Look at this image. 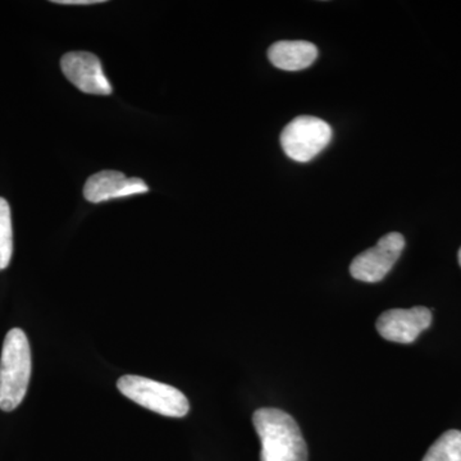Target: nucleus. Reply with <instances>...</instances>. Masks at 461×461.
<instances>
[{"instance_id": "1", "label": "nucleus", "mask_w": 461, "mask_h": 461, "mask_svg": "<svg viewBox=\"0 0 461 461\" xmlns=\"http://www.w3.org/2000/svg\"><path fill=\"white\" fill-rule=\"evenodd\" d=\"M253 423L262 442L260 461H308V447L295 420L287 412L263 408Z\"/></svg>"}, {"instance_id": "8", "label": "nucleus", "mask_w": 461, "mask_h": 461, "mask_svg": "<svg viewBox=\"0 0 461 461\" xmlns=\"http://www.w3.org/2000/svg\"><path fill=\"white\" fill-rule=\"evenodd\" d=\"M149 187L141 178L126 177L122 172L102 171L91 176L84 187L87 202L104 203L148 193Z\"/></svg>"}, {"instance_id": "6", "label": "nucleus", "mask_w": 461, "mask_h": 461, "mask_svg": "<svg viewBox=\"0 0 461 461\" xmlns=\"http://www.w3.org/2000/svg\"><path fill=\"white\" fill-rule=\"evenodd\" d=\"M60 68L67 80L83 93L93 95H111L113 87L103 71L102 62L95 54L71 51L63 56Z\"/></svg>"}, {"instance_id": "4", "label": "nucleus", "mask_w": 461, "mask_h": 461, "mask_svg": "<svg viewBox=\"0 0 461 461\" xmlns=\"http://www.w3.org/2000/svg\"><path fill=\"white\" fill-rule=\"evenodd\" d=\"M332 129L323 120L312 115L294 118L281 133L285 154L295 162L306 163L313 159L330 144Z\"/></svg>"}, {"instance_id": "10", "label": "nucleus", "mask_w": 461, "mask_h": 461, "mask_svg": "<svg viewBox=\"0 0 461 461\" xmlns=\"http://www.w3.org/2000/svg\"><path fill=\"white\" fill-rule=\"evenodd\" d=\"M423 461H461V430H447L439 437Z\"/></svg>"}, {"instance_id": "13", "label": "nucleus", "mask_w": 461, "mask_h": 461, "mask_svg": "<svg viewBox=\"0 0 461 461\" xmlns=\"http://www.w3.org/2000/svg\"><path fill=\"white\" fill-rule=\"evenodd\" d=\"M457 257H459V264H460V267H461V248H460V250H459V256H457Z\"/></svg>"}, {"instance_id": "5", "label": "nucleus", "mask_w": 461, "mask_h": 461, "mask_svg": "<svg viewBox=\"0 0 461 461\" xmlns=\"http://www.w3.org/2000/svg\"><path fill=\"white\" fill-rule=\"evenodd\" d=\"M405 248V239L402 233L390 232L378 240L377 245L359 254L350 266L351 276L355 280L375 284L386 277L395 266Z\"/></svg>"}, {"instance_id": "7", "label": "nucleus", "mask_w": 461, "mask_h": 461, "mask_svg": "<svg viewBox=\"0 0 461 461\" xmlns=\"http://www.w3.org/2000/svg\"><path fill=\"white\" fill-rule=\"evenodd\" d=\"M432 323V312L424 306L391 309L379 315L377 330L382 338L397 344H411Z\"/></svg>"}, {"instance_id": "3", "label": "nucleus", "mask_w": 461, "mask_h": 461, "mask_svg": "<svg viewBox=\"0 0 461 461\" xmlns=\"http://www.w3.org/2000/svg\"><path fill=\"white\" fill-rule=\"evenodd\" d=\"M117 387L127 399L165 417L182 418L190 411L189 400L180 390L153 379L123 375L118 379Z\"/></svg>"}, {"instance_id": "9", "label": "nucleus", "mask_w": 461, "mask_h": 461, "mask_svg": "<svg viewBox=\"0 0 461 461\" xmlns=\"http://www.w3.org/2000/svg\"><path fill=\"white\" fill-rule=\"evenodd\" d=\"M318 57L313 42L304 41H277L268 50V58L273 66L284 71H300L308 68Z\"/></svg>"}, {"instance_id": "2", "label": "nucleus", "mask_w": 461, "mask_h": 461, "mask_svg": "<svg viewBox=\"0 0 461 461\" xmlns=\"http://www.w3.org/2000/svg\"><path fill=\"white\" fill-rule=\"evenodd\" d=\"M32 377V350L23 330H9L0 357V409L12 411L25 399Z\"/></svg>"}, {"instance_id": "11", "label": "nucleus", "mask_w": 461, "mask_h": 461, "mask_svg": "<svg viewBox=\"0 0 461 461\" xmlns=\"http://www.w3.org/2000/svg\"><path fill=\"white\" fill-rule=\"evenodd\" d=\"M14 254V229L11 208L7 200L0 198V271L8 268Z\"/></svg>"}, {"instance_id": "12", "label": "nucleus", "mask_w": 461, "mask_h": 461, "mask_svg": "<svg viewBox=\"0 0 461 461\" xmlns=\"http://www.w3.org/2000/svg\"><path fill=\"white\" fill-rule=\"evenodd\" d=\"M53 3L63 5H99V3L104 2H103V0H54Z\"/></svg>"}]
</instances>
